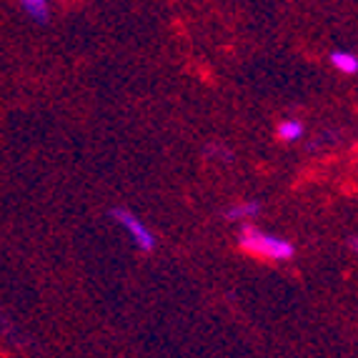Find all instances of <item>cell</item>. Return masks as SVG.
I'll use <instances>...</instances> for the list:
<instances>
[{
  "label": "cell",
  "mask_w": 358,
  "mask_h": 358,
  "mask_svg": "<svg viewBox=\"0 0 358 358\" xmlns=\"http://www.w3.org/2000/svg\"><path fill=\"white\" fill-rule=\"evenodd\" d=\"M353 248H356V251H358V241H356V243H353Z\"/></svg>",
  "instance_id": "obj_7"
},
{
  "label": "cell",
  "mask_w": 358,
  "mask_h": 358,
  "mask_svg": "<svg viewBox=\"0 0 358 358\" xmlns=\"http://www.w3.org/2000/svg\"><path fill=\"white\" fill-rule=\"evenodd\" d=\"M303 133H306V126L299 118H286L275 128V136H278V141H283V143H296V141L303 138Z\"/></svg>",
  "instance_id": "obj_4"
},
{
  "label": "cell",
  "mask_w": 358,
  "mask_h": 358,
  "mask_svg": "<svg viewBox=\"0 0 358 358\" xmlns=\"http://www.w3.org/2000/svg\"><path fill=\"white\" fill-rule=\"evenodd\" d=\"M20 8L38 23H45L50 15V0H18Z\"/></svg>",
  "instance_id": "obj_6"
},
{
  "label": "cell",
  "mask_w": 358,
  "mask_h": 358,
  "mask_svg": "<svg viewBox=\"0 0 358 358\" xmlns=\"http://www.w3.org/2000/svg\"><path fill=\"white\" fill-rule=\"evenodd\" d=\"M261 203L258 201H238V203H233L226 208V218L233 223H248V221H256L258 215H261Z\"/></svg>",
  "instance_id": "obj_3"
},
{
  "label": "cell",
  "mask_w": 358,
  "mask_h": 358,
  "mask_svg": "<svg viewBox=\"0 0 358 358\" xmlns=\"http://www.w3.org/2000/svg\"><path fill=\"white\" fill-rule=\"evenodd\" d=\"M110 218H113V221L128 233V238L133 241V245H136L138 251H143V253L155 251V245H158L155 233L150 231V228L145 226V221H141V218H138L133 210H128V208H110Z\"/></svg>",
  "instance_id": "obj_2"
},
{
  "label": "cell",
  "mask_w": 358,
  "mask_h": 358,
  "mask_svg": "<svg viewBox=\"0 0 358 358\" xmlns=\"http://www.w3.org/2000/svg\"><path fill=\"white\" fill-rule=\"evenodd\" d=\"M329 60L331 66L338 73H343V76H356L358 73V55L351 53V50H334Z\"/></svg>",
  "instance_id": "obj_5"
},
{
  "label": "cell",
  "mask_w": 358,
  "mask_h": 358,
  "mask_svg": "<svg viewBox=\"0 0 358 358\" xmlns=\"http://www.w3.org/2000/svg\"><path fill=\"white\" fill-rule=\"evenodd\" d=\"M238 245L241 251H245L253 258H263V261L273 263H286L296 256V245L283 236L261 231L256 226H243L238 233Z\"/></svg>",
  "instance_id": "obj_1"
}]
</instances>
